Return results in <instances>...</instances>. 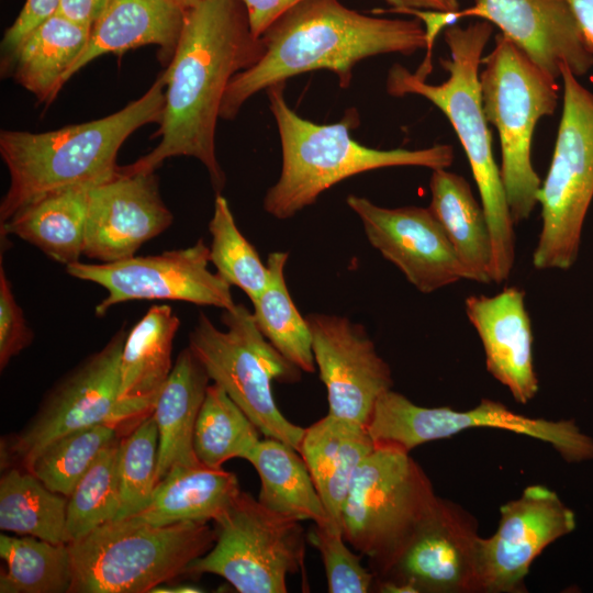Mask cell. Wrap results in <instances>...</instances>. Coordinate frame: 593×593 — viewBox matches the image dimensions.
I'll use <instances>...</instances> for the list:
<instances>
[{"label":"cell","mask_w":593,"mask_h":593,"mask_svg":"<svg viewBox=\"0 0 593 593\" xmlns=\"http://www.w3.org/2000/svg\"><path fill=\"white\" fill-rule=\"evenodd\" d=\"M222 322L226 331L217 328L201 312L189 334L190 350L210 379L246 413L260 434L299 451L305 428L281 413L271 382H296L301 370L266 339L245 305L223 310Z\"/></svg>","instance_id":"8"},{"label":"cell","mask_w":593,"mask_h":593,"mask_svg":"<svg viewBox=\"0 0 593 593\" xmlns=\"http://www.w3.org/2000/svg\"><path fill=\"white\" fill-rule=\"evenodd\" d=\"M58 4L59 0H26L20 14L3 35V58L10 56L37 25L55 13Z\"/></svg>","instance_id":"41"},{"label":"cell","mask_w":593,"mask_h":593,"mask_svg":"<svg viewBox=\"0 0 593 593\" xmlns=\"http://www.w3.org/2000/svg\"><path fill=\"white\" fill-rule=\"evenodd\" d=\"M323 560L331 593H367L373 589L376 575L360 562V556L346 545L343 532L329 523L314 524L307 535Z\"/></svg>","instance_id":"39"},{"label":"cell","mask_w":593,"mask_h":593,"mask_svg":"<svg viewBox=\"0 0 593 593\" xmlns=\"http://www.w3.org/2000/svg\"><path fill=\"white\" fill-rule=\"evenodd\" d=\"M391 8H410L441 12H455L459 10V0H381Z\"/></svg>","instance_id":"45"},{"label":"cell","mask_w":593,"mask_h":593,"mask_svg":"<svg viewBox=\"0 0 593 593\" xmlns=\"http://www.w3.org/2000/svg\"><path fill=\"white\" fill-rule=\"evenodd\" d=\"M461 18H479L496 25L544 71L557 79L567 66L577 77L593 67L567 0H473L456 12Z\"/></svg>","instance_id":"20"},{"label":"cell","mask_w":593,"mask_h":593,"mask_svg":"<svg viewBox=\"0 0 593 593\" xmlns=\"http://www.w3.org/2000/svg\"><path fill=\"white\" fill-rule=\"evenodd\" d=\"M492 32V24L484 20L466 27L455 24L446 27L444 40L450 58H441L440 64L449 77L439 85H430L394 64L388 72L385 88L393 97H424L451 123L469 160L488 221L492 245L491 280L502 283L510 277L515 260L514 222L494 159L479 83L482 53Z\"/></svg>","instance_id":"3"},{"label":"cell","mask_w":593,"mask_h":593,"mask_svg":"<svg viewBox=\"0 0 593 593\" xmlns=\"http://www.w3.org/2000/svg\"><path fill=\"white\" fill-rule=\"evenodd\" d=\"M118 428L99 424L64 435L47 445L27 471L53 492L68 497L100 452L116 440Z\"/></svg>","instance_id":"35"},{"label":"cell","mask_w":593,"mask_h":593,"mask_svg":"<svg viewBox=\"0 0 593 593\" xmlns=\"http://www.w3.org/2000/svg\"><path fill=\"white\" fill-rule=\"evenodd\" d=\"M432 171L428 208L443 226L463 268L465 279L492 282L491 236L482 205L462 176L447 169Z\"/></svg>","instance_id":"28"},{"label":"cell","mask_w":593,"mask_h":593,"mask_svg":"<svg viewBox=\"0 0 593 593\" xmlns=\"http://www.w3.org/2000/svg\"><path fill=\"white\" fill-rule=\"evenodd\" d=\"M172 220L155 172L125 174L118 166L111 177L89 190L82 255L101 262L132 257Z\"/></svg>","instance_id":"19"},{"label":"cell","mask_w":593,"mask_h":593,"mask_svg":"<svg viewBox=\"0 0 593 593\" xmlns=\"http://www.w3.org/2000/svg\"><path fill=\"white\" fill-rule=\"evenodd\" d=\"M119 444L114 440L98 456L67 502L69 542L116 518L120 510Z\"/></svg>","instance_id":"36"},{"label":"cell","mask_w":593,"mask_h":593,"mask_svg":"<svg viewBox=\"0 0 593 593\" xmlns=\"http://www.w3.org/2000/svg\"><path fill=\"white\" fill-rule=\"evenodd\" d=\"M360 463L343 506L344 539L374 575L392 559L439 497L410 452L374 445Z\"/></svg>","instance_id":"9"},{"label":"cell","mask_w":593,"mask_h":593,"mask_svg":"<svg viewBox=\"0 0 593 593\" xmlns=\"http://www.w3.org/2000/svg\"><path fill=\"white\" fill-rule=\"evenodd\" d=\"M165 89L160 75L142 97L108 116L43 133L2 130L0 155L10 184L0 204L1 224L49 193L111 177L128 136L159 123Z\"/></svg>","instance_id":"4"},{"label":"cell","mask_w":593,"mask_h":593,"mask_svg":"<svg viewBox=\"0 0 593 593\" xmlns=\"http://www.w3.org/2000/svg\"><path fill=\"white\" fill-rule=\"evenodd\" d=\"M374 447L365 425L328 413L304 429L299 452L334 528L343 532L342 512L351 482Z\"/></svg>","instance_id":"24"},{"label":"cell","mask_w":593,"mask_h":593,"mask_svg":"<svg viewBox=\"0 0 593 593\" xmlns=\"http://www.w3.org/2000/svg\"><path fill=\"white\" fill-rule=\"evenodd\" d=\"M253 34L260 37L281 14L304 0H242Z\"/></svg>","instance_id":"42"},{"label":"cell","mask_w":593,"mask_h":593,"mask_svg":"<svg viewBox=\"0 0 593 593\" xmlns=\"http://www.w3.org/2000/svg\"><path fill=\"white\" fill-rule=\"evenodd\" d=\"M260 58L237 72L225 91L220 118L233 120L261 90L291 77L325 69L348 88L354 67L380 54L412 55L426 48L418 19L368 15L339 0H304L276 19L262 33Z\"/></svg>","instance_id":"2"},{"label":"cell","mask_w":593,"mask_h":593,"mask_svg":"<svg viewBox=\"0 0 593 593\" xmlns=\"http://www.w3.org/2000/svg\"><path fill=\"white\" fill-rule=\"evenodd\" d=\"M214 523V545L189 564L187 573L217 574L239 593L288 592V575L304 564L300 521L275 513L240 491Z\"/></svg>","instance_id":"11"},{"label":"cell","mask_w":593,"mask_h":593,"mask_svg":"<svg viewBox=\"0 0 593 593\" xmlns=\"http://www.w3.org/2000/svg\"><path fill=\"white\" fill-rule=\"evenodd\" d=\"M366 427L374 445L393 446L407 452L461 430L490 427L548 443L568 461L593 458V439L582 434L573 422L524 416L488 399L481 400L474 409L455 411L416 405L391 389L376 402Z\"/></svg>","instance_id":"12"},{"label":"cell","mask_w":593,"mask_h":593,"mask_svg":"<svg viewBox=\"0 0 593 593\" xmlns=\"http://www.w3.org/2000/svg\"><path fill=\"white\" fill-rule=\"evenodd\" d=\"M186 10L171 0H109L93 23L86 48L68 72L67 81L96 58L122 54L145 45L160 48L169 61L177 47Z\"/></svg>","instance_id":"23"},{"label":"cell","mask_w":593,"mask_h":593,"mask_svg":"<svg viewBox=\"0 0 593 593\" xmlns=\"http://www.w3.org/2000/svg\"><path fill=\"white\" fill-rule=\"evenodd\" d=\"M32 331L18 304L11 283L0 267V367L3 369L10 359L32 343Z\"/></svg>","instance_id":"40"},{"label":"cell","mask_w":593,"mask_h":593,"mask_svg":"<svg viewBox=\"0 0 593 593\" xmlns=\"http://www.w3.org/2000/svg\"><path fill=\"white\" fill-rule=\"evenodd\" d=\"M212 236L210 260L231 286L243 290L250 301L266 288L269 278L255 247L239 232L225 197L217 193L209 223Z\"/></svg>","instance_id":"37"},{"label":"cell","mask_w":593,"mask_h":593,"mask_svg":"<svg viewBox=\"0 0 593 593\" xmlns=\"http://www.w3.org/2000/svg\"><path fill=\"white\" fill-rule=\"evenodd\" d=\"M216 539L209 522L154 526L126 517L69 542V593H147L168 583L206 553Z\"/></svg>","instance_id":"6"},{"label":"cell","mask_w":593,"mask_h":593,"mask_svg":"<svg viewBox=\"0 0 593 593\" xmlns=\"http://www.w3.org/2000/svg\"><path fill=\"white\" fill-rule=\"evenodd\" d=\"M158 446V427L152 412L120 440V510L115 519L134 516L149 504L157 485Z\"/></svg>","instance_id":"38"},{"label":"cell","mask_w":593,"mask_h":593,"mask_svg":"<svg viewBox=\"0 0 593 593\" xmlns=\"http://www.w3.org/2000/svg\"><path fill=\"white\" fill-rule=\"evenodd\" d=\"M152 592L155 593H197V592H203L201 588L192 585V584H176V585H166L161 584L155 588Z\"/></svg>","instance_id":"46"},{"label":"cell","mask_w":593,"mask_h":593,"mask_svg":"<svg viewBox=\"0 0 593 593\" xmlns=\"http://www.w3.org/2000/svg\"><path fill=\"white\" fill-rule=\"evenodd\" d=\"M465 310L481 339L488 371L516 402L527 404L538 392V379L525 292L508 287L493 296L470 295Z\"/></svg>","instance_id":"21"},{"label":"cell","mask_w":593,"mask_h":593,"mask_svg":"<svg viewBox=\"0 0 593 593\" xmlns=\"http://www.w3.org/2000/svg\"><path fill=\"white\" fill-rule=\"evenodd\" d=\"M210 261V247L200 238L190 247L154 256L101 264L76 261L66 271L108 291L96 306L98 316L132 300H174L231 310L236 305L231 284L209 269Z\"/></svg>","instance_id":"13"},{"label":"cell","mask_w":593,"mask_h":593,"mask_svg":"<svg viewBox=\"0 0 593 593\" xmlns=\"http://www.w3.org/2000/svg\"><path fill=\"white\" fill-rule=\"evenodd\" d=\"M478 539L472 518L439 499L376 574L373 589L390 593L481 591Z\"/></svg>","instance_id":"15"},{"label":"cell","mask_w":593,"mask_h":593,"mask_svg":"<svg viewBox=\"0 0 593 593\" xmlns=\"http://www.w3.org/2000/svg\"><path fill=\"white\" fill-rule=\"evenodd\" d=\"M479 72L482 108L501 142V178L514 224L529 217L538 204L541 180L530 147L537 122L555 112L556 79L502 33L482 58Z\"/></svg>","instance_id":"7"},{"label":"cell","mask_w":593,"mask_h":593,"mask_svg":"<svg viewBox=\"0 0 593 593\" xmlns=\"http://www.w3.org/2000/svg\"><path fill=\"white\" fill-rule=\"evenodd\" d=\"M305 318L328 414L367 426L378 399L392 389L389 365L361 324L335 314L310 313Z\"/></svg>","instance_id":"16"},{"label":"cell","mask_w":593,"mask_h":593,"mask_svg":"<svg viewBox=\"0 0 593 593\" xmlns=\"http://www.w3.org/2000/svg\"><path fill=\"white\" fill-rule=\"evenodd\" d=\"M126 334L119 331L53 389L30 424L7 443L2 459L29 470L41 451L64 435L99 424L123 423L119 388Z\"/></svg>","instance_id":"14"},{"label":"cell","mask_w":593,"mask_h":593,"mask_svg":"<svg viewBox=\"0 0 593 593\" xmlns=\"http://www.w3.org/2000/svg\"><path fill=\"white\" fill-rule=\"evenodd\" d=\"M108 1L109 0H59L56 12L74 22L92 26L103 12Z\"/></svg>","instance_id":"43"},{"label":"cell","mask_w":593,"mask_h":593,"mask_svg":"<svg viewBox=\"0 0 593 593\" xmlns=\"http://www.w3.org/2000/svg\"><path fill=\"white\" fill-rule=\"evenodd\" d=\"M289 253L272 251L268 255V283L251 301L253 316L266 339L301 371L316 369L312 348V334L307 321L292 301L284 279Z\"/></svg>","instance_id":"32"},{"label":"cell","mask_w":593,"mask_h":593,"mask_svg":"<svg viewBox=\"0 0 593 593\" xmlns=\"http://www.w3.org/2000/svg\"><path fill=\"white\" fill-rule=\"evenodd\" d=\"M171 1L186 10L204 0H171Z\"/></svg>","instance_id":"47"},{"label":"cell","mask_w":593,"mask_h":593,"mask_svg":"<svg viewBox=\"0 0 593 593\" xmlns=\"http://www.w3.org/2000/svg\"><path fill=\"white\" fill-rule=\"evenodd\" d=\"M260 479L258 501L268 510L298 521L329 523L309 469L298 450L265 437L248 452Z\"/></svg>","instance_id":"30"},{"label":"cell","mask_w":593,"mask_h":593,"mask_svg":"<svg viewBox=\"0 0 593 593\" xmlns=\"http://www.w3.org/2000/svg\"><path fill=\"white\" fill-rule=\"evenodd\" d=\"M563 108L550 166L538 191L541 231L533 253L538 270L575 262L593 199V93L561 67Z\"/></svg>","instance_id":"10"},{"label":"cell","mask_w":593,"mask_h":593,"mask_svg":"<svg viewBox=\"0 0 593 593\" xmlns=\"http://www.w3.org/2000/svg\"><path fill=\"white\" fill-rule=\"evenodd\" d=\"M91 26L55 12L37 25L7 58L2 69L40 102L53 101L86 48Z\"/></svg>","instance_id":"26"},{"label":"cell","mask_w":593,"mask_h":593,"mask_svg":"<svg viewBox=\"0 0 593 593\" xmlns=\"http://www.w3.org/2000/svg\"><path fill=\"white\" fill-rule=\"evenodd\" d=\"M93 184L68 187L36 200L2 223L1 235L13 234L65 266L79 261Z\"/></svg>","instance_id":"29"},{"label":"cell","mask_w":593,"mask_h":593,"mask_svg":"<svg viewBox=\"0 0 593 593\" xmlns=\"http://www.w3.org/2000/svg\"><path fill=\"white\" fill-rule=\"evenodd\" d=\"M259 429L216 383L210 384L199 412L194 454L203 466L222 468L232 458L245 459L260 440Z\"/></svg>","instance_id":"34"},{"label":"cell","mask_w":593,"mask_h":593,"mask_svg":"<svg viewBox=\"0 0 593 593\" xmlns=\"http://www.w3.org/2000/svg\"><path fill=\"white\" fill-rule=\"evenodd\" d=\"M67 502V496L46 488L32 472L12 467L0 480V528L69 544Z\"/></svg>","instance_id":"31"},{"label":"cell","mask_w":593,"mask_h":593,"mask_svg":"<svg viewBox=\"0 0 593 593\" xmlns=\"http://www.w3.org/2000/svg\"><path fill=\"white\" fill-rule=\"evenodd\" d=\"M266 91L280 136L282 167L277 182L267 190L264 209L278 220L294 216L324 191L355 175L399 166L447 169L454 161V148L446 144L421 149L367 147L350 134L359 121L356 110H348L340 122L317 124L289 107L284 83Z\"/></svg>","instance_id":"5"},{"label":"cell","mask_w":593,"mask_h":593,"mask_svg":"<svg viewBox=\"0 0 593 593\" xmlns=\"http://www.w3.org/2000/svg\"><path fill=\"white\" fill-rule=\"evenodd\" d=\"M240 491L235 473L222 468L176 466L157 483L149 504L131 517L154 526L214 522Z\"/></svg>","instance_id":"27"},{"label":"cell","mask_w":593,"mask_h":593,"mask_svg":"<svg viewBox=\"0 0 593 593\" xmlns=\"http://www.w3.org/2000/svg\"><path fill=\"white\" fill-rule=\"evenodd\" d=\"M0 556L7 564L0 573L1 593H69L72 567L68 544L1 535Z\"/></svg>","instance_id":"33"},{"label":"cell","mask_w":593,"mask_h":593,"mask_svg":"<svg viewBox=\"0 0 593 593\" xmlns=\"http://www.w3.org/2000/svg\"><path fill=\"white\" fill-rule=\"evenodd\" d=\"M581 31L584 44L593 55V0H567Z\"/></svg>","instance_id":"44"},{"label":"cell","mask_w":593,"mask_h":593,"mask_svg":"<svg viewBox=\"0 0 593 593\" xmlns=\"http://www.w3.org/2000/svg\"><path fill=\"white\" fill-rule=\"evenodd\" d=\"M496 532L478 539L481 591L515 592L535 558L575 527L573 512L556 492L529 485L522 495L501 506Z\"/></svg>","instance_id":"17"},{"label":"cell","mask_w":593,"mask_h":593,"mask_svg":"<svg viewBox=\"0 0 593 593\" xmlns=\"http://www.w3.org/2000/svg\"><path fill=\"white\" fill-rule=\"evenodd\" d=\"M180 320L168 305L152 306L126 334L120 360L119 404L123 423L154 409L172 370Z\"/></svg>","instance_id":"22"},{"label":"cell","mask_w":593,"mask_h":593,"mask_svg":"<svg viewBox=\"0 0 593 593\" xmlns=\"http://www.w3.org/2000/svg\"><path fill=\"white\" fill-rule=\"evenodd\" d=\"M264 51L250 29L242 0H204L186 9L182 31L166 70L160 142L127 166L125 174H150L171 157L187 156L206 168L220 193L225 175L215 150V132L233 77L254 65Z\"/></svg>","instance_id":"1"},{"label":"cell","mask_w":593,"mask_h":593,"mask_svg":"<svg viewBox=\"0 0 593 593\" xmlns=\"http://www.w3.org/2000/svg\"><path fill=\"white\" fill-rule=\"evenodd\" d=\"M210 380L189 347L178 355L152 411L159 435L157 483L176 466L200 463L193 434Z\"/></svg>","instance_id":"25"},{"label":"cell","mask_w":593,"mask_h":593,"mask_svg":"<svg viewBox=\"0 0 593 593\" xmlns=\"http://www.w3.org/2000/svg\"><path fill=\"white\" fill-rule=\"evenodd\" d=\"M347 205L359 216L367 239L422 293L465 279L463 268L429 208H383L350 194Z\"/></svg>","instance_id":"18"}]
</instances>
